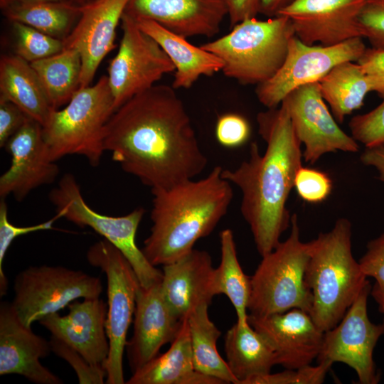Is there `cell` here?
Instances as JSON below:
<instances>
[{
    "label": "cell",
    "mask_w": 384,
    "mask_h": 384,
    "mask_svg": "<svg viewBox=\"0 0 384 384\" xmlns=\"http://www.w3.org/2000/svg\"><path fill=\"white\" fill-rule=\"evenodd\" d=\"M230 26L256 18L260 13L261 0H226Z\"/></svg>",
    "instance_id": "obj_44"
},
{
    "label": "cell",
    "mask_w": 384,
    "mask_h": 384,
    "mask_svg": "<svg viewBox=\"0 0 384 384\" xmlns=\"http://www.w3.org/2000/svg\"><path fill=\"white\" fill-rule=\"evenodd\" d=\"M60 218L57 215L53 218L36 225L17 226L12 224L8 216V207L4 199L0 202V295H5L8 289V280L3 270L6 253L12 242L18 237L31 233L53 228V223Z\"/></svg>",
    "instance_id": "obj_34"
},
{
    "label": "cell",
    "mask_w": 384,
    "mask_h": 384,
    "mask_svg": "<svg viewBox=\"0 0 384 384\" xmlns=\"http://www.w3.org/2000/svg\"><path fill=\"white\" fill-rule=\"evenodd\" d=\"M348 126L353 138L365 147L384 146V99L373 110L353 117Z\"/></svg>",
    "instance_id": "obj_36"
},
{
    "label": "cell",
    "mask_w": 384,
    "mask_h": 384,
    "mask_svg": "<svg viewBox=\"0 0 384 384\" xmlns=\"http://www.w3.org/2000/svg\"><path fill=\"white\" fill-rule=\"evenodd\" d=\"M289 237L262 260L251 277L247 310L255 316H267L300 309L309 314L312 297L305 282L310 242L300 239L297 214L291 218Z\"/></svg>",
    "instance_id": "obj_7"
},
{
    "label": "cell",
    "mask_w": 384,
    "mask_h": 384,
    "mask_svg": "<svg viewBox=\"0 0 384 384\" xmlns=\"http://www.w3.org/2000/svg\"><path fill=\"white\" fill-rule=\"evenodd\" d=\"M220 262L215 268L217 294H225L232 303L237 322L247 323V307L251 294V277L243 272L236 252L233 231L223 230L220 234Z\"/></svg>",
    "instance_id": "obj_32"
},
{
    "label": "cell",
    "mask_w": 384,
    "mask_h": 384,
    "mask_svg": "<svg viewBox=\"0 0 384 384\" xmlns=\"http://www.w3.org/2000/svg\"><path fill=\"white\" fill-rule=\"evenodd\" d=\"M48 198L57 215L81 227H89L118 248L132 267L140 285L160 283L162 271L151 265L136 243V234L145 210L137 208L125 215L97 213L83 198L80 186L71 174H64Z\"/></svg>",
    "instance_id": "obj_8"
},
{
    "label": "cell",
    "mask_w": 384,
    "mask_h": 384,
    "mask_svg": "<svg viewBox=\"0 0 384 384\" xmlns=\"http://www.w3.org/2000/svg\"><path fill=\"white\" fill-rule=\"evenodd\" d=\"M28 117L18 106L0 97V146L7 142L23 126Z\"/></svg>",
    "instance_id": "obj_42"
},
{
    "label": "cell",
    "mask_w": 384,
    "mask_h": 384,
    "mask_svg": "<svg viewBox=\"0 0 384 384\" xmlns=\"http://www.w3.org/2000/svg\"><path fill=\"white\" fill-rule=\"evenodd\" d=\"M370 283L360 293L341 320L324 332L317 362L343 363L356 372L361 384H376L380 375L373 351L384 335V324L373 323L368 315Z\"/></svg>",
    "instance_id": "obj_13"
},
{
    "label": "cell",
    "mask_w": 384,
    "mask_h": 384,
    "mask_svg": "<svg viewBox=\"0 0 384 384\" xmlns=\"http://www.w3.org/2000/svg\"><path fill=\"white\" fill-rule=\"evenodd\" d=\"M352 226L338 218L328 232L311 240L305 282L312 302L309 314L324 332L334 327L369 284L352 252Z\"/></svg>",
    "instance_id": "obj_4"
},
{
    "label": "cell",
    "mask_w": 384,
    "mask_h": 384,
    "mask_svg": "<svg viewBox=\"0 0 384 384\" xmlns=\"http://www.w3.org/2000/svg\"><path fill=\"white\" fill-rule=\"evenodd\" d=\"M104 146L123 171L151 188L193 178L207 164L183 102L166 85L119 107L105 127Z\"/></svg>",
    "instance_id": "obj_1"
},
{
    "label": "cell",
    "mask_w": 384,
    "mask_h": 384,
    "mask_svg": "<svg viewBox=\"0 0 384 384\" xmlns=\"http://www.w3.org/2000/svg\"><path fill=\"white\" fill-rule=\"evenodd\" d=\"M324 101L319 82H316L294 90L281 103L295 135L304 146L303 158L310 164L327 153L359 150L358 142L340 128Z\"/></svg>",
    "instance_id": "obj_14"
},
{
    "label": "cell",
    "mask_w": 384,
    "mask_h": 384,
    "mask_svg": "<svg viewBox=\"0 0 384 384\" xmlns=\"http://www.w3.org/2000/svg\"><path fill=\"white\" fill-rule=\"evenodd\" d=\"M86 257L92 266L100 269L107 277L105 326L110 351L105 363V383L124 384L123 354L140 283L124 255L105 239L92 244L87 251Z\"/></svg>",
    "instance_id": "obj_9"
},
{
    "label": "cell",
    "mask_w": 384,
    "mask_h": 384,
    "mask_svg": "<svg viewBox=\"0 0 384 384\" xmlns=\"http://www.w3.org/2000/svg\"><path fill=\"white\" fill-rule=\"evenodd\" d=\"M11 23L18 22L63 41L80 16V6L69 1H23L1 9Z\"/></svg>",
    "instance_id": "obj_29"
},
{
    "label": "cell",
    "mask_w": 384,
    "mask_h": 384,
    "mask_svg": "<svg viewBox=\"0 0 384 384\" xmlns=\"http://www.w3.org/2000/svg\"><path fill=\"white\" fill-rule=\"evenodd\" d=\"M0 97L15 104L42 127L55 110L30 63L15 54L1 57Z\"/></svg>",
    "instance_id": "obj_26"
},
{
    "label": "cell",
    "mask_w": 384,
    "mask_h": 384,
    "mask_svg": "<svg viewBox=\"0 0 384 384\" xmlns=\"http://www.w3.org/2000/svg\"><path fill=\"white\" fill-rule=\"evenodd\" d=\"M215 277L209 253L193 249L163 266L161 289L172 311L183 320L197 306L210 305L218 295Z\"/></svg>",
    "instance_id": "obj_23"
},
{
    "label": "cell",
    "mask_w": 384,
    "mask_h": 384,
    "mask_svg": "<svg viewBox=\"0 0 384 384\" xmlns=\"http://www.w3.org/2000/svg\"><path fill=\"white\" fill-rule=\"evenodd\" d=\"M138 26L153 38L167 54L175 67L172 87L190 88L201 76L221 71L223 62L201 46L189 43L159 23L149 19L134 20Z\"/></svg>",
    "instance_id": "obj_24"
},
{
    "label": "cell",
    "mask_w": 384,
    "mask_h": 384,
    "mask_svg": "<svg viewBox=\"0 0 384 384\" xmlns=\"http://www.w3.org/2000/svg\"><path fill=\"white\" fill-rule=\"evenodd\" d=\"M366 1L295 0L278 15L290 19L295 36L303 43L334 46L361 37L358 17Z\"/></svg>",
    "instance_id": "obj_15"
},
{
    "label": "cell",
    "mask_w": 384,
    "mask_h": 384,
    "mask_svg": "<svg viewBox=\"0 0 384 384\" xmlns=\"http://www.w3.org/2000/svg\"><path fill=\"white\" fill-rule=\"evenodd\" d=\"M65 1V0H0V8L1 9L6 7V6L18 2V1ZM68 1V0H67Z\"/></svg>",
    "instance_id": "obj_48"
},
{
    "label": "cell",
    "mask_w": 384,
    "mask_h": 384,
    "mask_svg": "<svg viewBox=\"0 0 384 384\" xmlns=\"http://www.w3.org/2000/svg\"><path fill=\"white\" fill-rule=\"evenodd\" d=\"M247 321L270 343L277 365L297 369L311 365L317 358L324 331L308 312L292 309L267 316L248 314Z\"/></svg>",
    "instance_id": "obj_17"
},
{
    "label": "cell",
    "mask_w": 384,
    "mask_h": 384,
    "mask_svg": "<svg viewBox=\"0 0 384 384\" xmlns=\"http://www.w3.org/2000/svg\"><path fill=\"white\" fill-rule=\"evenodd\" d=\"M122 36L117 55L108 67V82L114 111L133 96L174 72L175 67L159 44L131 17H122Z\"/></svg>",
    "instance_id": "obj_12"
},
{
    "label": "cell",
    "mask_w": 384,
    "mask_h": 384,
    "mask_svg": "<svg viewBox=\"0 0 384 384\" xmlns=\"http://www.w3.org/2000/svg\"><path fill=\"white\" fill-rule=\"evenodd\" d=\"M68 306V314L53 313L42 318L40 324L90 363L105 367L110 351L105 326L107 304L99 297L76 299Z\"/></svg>",
    "instance_id": "obj_21"
},
{
    "label": "cell",
    "mask_w": 384,
    "mask_h": 384,
    "mask_svg": "<svg viewBox=\"0 0 384 384\" xmlns=\"http://www.w3.org/2000/svg\"><path fill=\"white\" fill-rule=\"evenodd\" d=\"M294 188L302 200L317 203L331 193L332 181L325 172L301 166L294 178Z\"/></svg>",
    "instance_id": "obj_38"
},
{
    "label": "cell",
    "mask_w": 384,
    "mask_h": 384,
    "mask_svg": "<svg viewBox=\"0 0 384 384\" xmlns=\"http://www.w3.org/2000/svg\"><path fill=\"white\" fill-rule=\"evenodd\" d=\"M50 343L51 351L73 368L80 384H102L106 381L104 366L92 365L79 352L55 336H51Z\"/></svg>",
    "instance_id": "obj_37"
},
{
    "label": "cell",
    "mask_w": 384,
    "mask_h": 384,
    "mask_svg": "<svg viewBox=\"0 0 384 384\" xmlns=\"http://www.w3.org/2000/svg\"><path fill=\"white\" fill-rule=\"evenodd\" d=\"M319 82L324 100L339 123L361 108L366 95L372 92L369 78L361 65L353 61L336 65Z\"/></svg>",
    "instance_id": "obj_28"
},
{
    "label": "cell",
    "mask_w": 384,
    "mask_h": 384,
    "mask_svg": "<svg viewBox=\"0 0 384 384\" xmlns=\"http://www.w3.org/2000/svg\"><path fill=\"white\" fill-rule=\"evenodd\" d=\"M101 279L81 270L62 266H31L20 272L14 282L11 302L29 327L46 316L58 312L79 298L99 297Z\"/></svg>",
    "instance_id": "obj_10"
},
{
    "label": "cell",
    "mask_w": 384,
    "mask_h": 384,
    "mask_svg": "<svg viewBox=\"0 0 384 384\" xmlns=\"http://www.w3.org/2000/svg\"><path fill=\"white\" fill-rule=\"evenodd\" d=\"M5 148L11 162L0 177L1 199L11 195L21 201L33 190L57 178L59 168L48 156L42 126L36 120L28 117Z\"/></svg>",
    "instance_id": "obj_16"
},
{
    "label": "cell",
    "mask_w": 384,
    "mask_h": 384,
    "mask_svg": "<svg viewBox=\"0 0 384 384\" xmlns=\"http://www.w3.org/2000/svg\"><path fill=\"white\" fill-rule=\"evenodd\" d=\"M215 133L216 139L220 145L235 148L247 141L250 135V127L242 116L228 113L218 119Z\"/></svg>",
    "instance_id": "obj_40"
},
{
    "label": "cell",
    "mask_w": 384,
    "mask_h": 384,
    "mask_svg": "<svg viewBox=\"0 0 384 384\" xmlns=\"http://www.w3.org/2000/svg\"><path fill=\"white\" fill-rule=\"evenodd\" d=\"M294 36L292 23L285 16L266 21L252 18L201 46L221 60V71L225 76L242 85H257L271 78L281 67Z\"/></svg>",
    "instance_id": "obj_5"
},
{
    "label": "cell",
    "mask_w": 384,
    "mask_h": 384,
    "mask_svg": "<svg viewBox=\"0 0 384 384\" xmlns=\"http://www.w3.org/2000/svg\"><path fill=\"white\" fill-rule=\"evenodd\" d=\"M295 0H261L260 13L269 17H274L279 12Z\"/></svg>",
    "instance_id": "obj_46"
},
{
    "label": "cell",
    "mask_w": 384,
    "mask_h": 384,
    "mask_svg": "<svg viewBox=\"0 0 384 384\" xmlns=\"http://www.w3.org/2000/svg\"><path fill=\"white\" fill-rule=\"evenodd\" d=\"M332 363L319 362L316 366H306L297 369H286L276 373H267L251 378L242 384H321Z\"/></svg>",
    "instance_id": "obj_35"
},
{
    "label": "cell",
    "mask_w": 384,
    "mask_h": 384,
    "mask_svg": "<svg viewBox=\"0 0 384 384\" xmlns=\"http://www.w3.org/2000/svg\"><path fill=\"white\" fill-rule=\"evenodd\" d=\"M222 171L217 166L201 179L151 188L152 226L142 249L151 265L164 266L188 253L226 214L233 192Z\"/></svg>",
    "instance_id": "obj_3"
},
{
    "label": "cell",
    "mask_w": 384,
    "mask_h": 384,
    "mask_svg": "<svg viewBox=\"0 0 384 384\" xmlns=\"http://www.w3.org/2000/svg\"><path fill=\"white\" fill-rule=\"evenodd\" d=\"M167 351L132 373L127 384H223L195 369L187 316Z\"/></svg>",
    "instance_id": "obj_25"
},
{
    "label": "cell",
    "mask_w": 384,
    "mask_h": 384,
    "mask_svg": "<svg viewBox=\"0 0 384 384\" xmlns=\"http://www.w3.org/2000/svg\"><path fill=\"white\" fill-rule=\"evenodd\" d=\"M359 263L368 277L377 283H384V233L368 242Z\"/></svg>",
    "instance_id": "obj_41"
},
{
    "label": "cell",
    "mask_w": 384,
    "mask_h": 384,
    "mask_svg": "<svg viewBox=\"0 0 384 384\" xmlns=\"http://www.w3.org/2000/svg\"><path fill=\"white\" fill-rule=\"evenodd\" d=\"M124 14L154 21L185 38L216 35L228 15L226 0H129Z\"/></svg>",
    "instance_id": "obj_22"
},
{
    "label": "cell",
    "mask_w": 384,
    "mask_h": 384,
    "mask_svg": "<svg viewBox=\"0 0 384 384\" xmlns=\"http://www.w3.org/2000/svg\"><path fill=\"white\" fill-rule=\"evenodd\" d=\"M114 112L108 78L80 88L62 109L54 110L42 127L48 156L53 161L79 155L97 166L103 153L105 127Z\"/></svg>",
    "instance_id": "obj_6"
},
{
    "label": "cell",
    "mask_w": 384,
    "mask_h": 384,
    "mask_svg": "<svg viewBox=\"0 0 384 384\" xmlns=\"http://www.w3.org/2000/svg\"><path fill=\"white\" fill-rule=\"evenodd\" d=\"M356 63L369 78L372 92L384 97V50L366 48Z\"/></svg>",
    "instance_id": "obj_43"
},
{
    "label": "cell",
    "mask_w": 384,
    "mask_h": 384,
    "mask_svg": "<svg viewBox=\"0 0 384 384\" xmlns=\"http://www.w3.org/2000/svg\"><path fill=\"white\" fill-rule=\"evenodd\" d=\"M208 306L198 305L186 316L195 369L223 384H238L227 362L217 350L216 343L221 333L209 318Z\"/></svg>",
    "instance_id": "obj_30"
},
{
    "label": "cell",
    "mask_w": 384,
    "mask_h": 384,
    "mask_svg": "<svg viewBox=\"0 0 384 384\" xmlns=\"http://www.w3.org/2000/svg\"><path fill=\"white\" fill-rule=\"evenodd\" d=\"M362 38L323 46L307 45L292 36L281 67L271 78L257 85L259 102L267 109L276 108L294 90L319 82L336 65L346 61L357 62L367 48Z\"/></svg>",
    "instance_id": "obj_11"
},
{
    "label": "cell",
    "mask_w": 384,
    "mask_h": 384,
    "mask_svg": "<svg viewBox=\"0 0 384 384\" xmlns=\"http://www.w3.org/2000/svg\"><path fill=\"white\" fill-rule=\"evenodd\" d=\"M224 349L227 363L238 384L271 372L277 365L274 349L247 321L236 323L226 332Z\"/></svg>",
    "instance_id": "obj_27"
},
{
    "label": "cell",
    "mask_w": 384,
    "mask_h": 384,
    "mask_svg": "<svg viewBox=\"0 0 384 384\" xmlns=\"http://www.w3.org/2000/svg\"><path fill=\"white\" fill-rule=\"evenodd\" d=\"M257 121L265 151L261 154L252 142L249 159L233 170L223 169L222 176L240 188V211L262 257L277 247L291 225L286 204L302 166L303 152L283 104L260 112Z\"/></svg>",
    "instance_id": "obj_2"
},
{
    "label": "cell",
    "mask_w": 384,
    "mask_h": 384,
    "mask_svg": "<svg viewBox=\"0 0 384 384\" xmlns=\"http://www.w3.org/2000/svg\"><path fill=\"white\" fill-rule=\"evenodd\" d=\"M358 23L361 37L366 38L373 48L384 50V0H366Z\"/></svg>",
    "instance_id": "obj_39"
},
{
    "label": "cell",
    "mask_w": 384,
    "mask_h": 384,
    "mask_svg": "<svg viewBox=\"0 0 384 384\" xmlns=\"http://www.w3.org/2000/svg\"><path fill=\"white\" fill-rule=\"evenodd\" d=\"M134 314L133 334L125 347L132 373L159 355L164 345L174 340L183 320L166 303L161 282L147 288L139 285Z\"/></svg>",
    "instance_id": "obj_20"
},
{
    "label": "cell",
    "mask_w": 384,
    "mask_h": 384,
    "mask_svg": "<svg viewBox=\"0 0 384 384\" xmlns=\"http://www.w3.org/2000/svg\"><path fill=\"white\" fill-rule=\"evenodd\" d=\"M70 2L78 6H84L87 4H91L92 2L95 1V0H68Z\"/></svg>",
    "instance_id": "obj_49"
},
{
    "label": "cell",
    "mask_w": 384,
    "mask_h": 384,
    "mask_svg": "<svg viewBox=\"0 0 384 384\" xmlns=\"http://www.w3.org/2000/svg\"><path fill=\"white\" fill-rule=\"evenodd\" d=\"M360 160L363 164L374 167L378 172V178L384 182V146L366 147Z\"/></svg>",
    "instance_id": "obj_45"
},
{
    "label": "cell",
    "mask_w": 384,
    "mask_h": 384,
    "mask_svg": "<svg viewBox=\"0 0 384 384\" xmlns=\"http://www.w3.org/2000/svg\"><path fill=\"white\" fill-rule=\"evenodd\" d=\"M129 0H95L80 7V16L63 40L64 48L78 50L81 57L80 87L90 85L104 58L116 45L117 27Z\"/></svg>",
    "instance_id": "obj_18"
},
{
    "label": "cell",
    "mask_w": 384,
    "mask_h": 384,
    "mask_svg": "<svg viewBox=\"0 0 384 384\" xmlns=\"http://www.w3.org/2000/svg\"><path fill=\"white\" fill-rule=\"evenodd\" d=\"M12 28L16 37L15 55L30 63L53 55L64 49L63 41L33 27L13 22Z\"/></svg>",
    "instance_id": "obj_33"
},
{
    "label": "cell",
    "mask_w": 384,
    "mask_h": 384,
    "mask_svg": "<svg viewBox=\"0 0 384 384\" xmlns=\"http://www.w3.org/2000/svg\"><path fill=\"white\" fill-rule=\"evenodd\" d=\"M30 64L53 110L65 105L80 89L82 61L78 50L64 48Z\"/></svg>",
    "instance_id": "obj_31"
},
{
    "label": "cell",
    "mask_w": 384,
    "mask_h": 384,
    "mask_svg": "<svg viewBox=\"0 0 384 384\" xmlns=\"http://www.w3.org/2000/svg\"><path fill=\"white\" fill-rule=\"evenodd\" d=\"M370 295L377 303L379 311L383 315V323L384 324V283L375 282L371 287Z\"/></svg>",
    "instance_id": "obj_47"
},
{
    "label": "cell",
    "mask_w": 384,
    "mask_h": 384,
    "mask_svg": "<svg viewBox=\"0 0 384 384\" xmlns=\"http://www.w3.org/2000/svg\"><path fill=\"white\" fill-rule=\"evenodd\" d=\"M51 351L50 341L21 321L11 302L1 303V375L17 374L36 384H61L63 380L40 362Z\"/></svg>",
    "instance_id": "obj_19"
}]
</instances>
